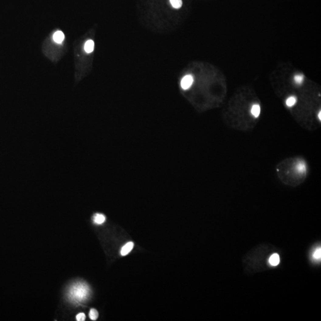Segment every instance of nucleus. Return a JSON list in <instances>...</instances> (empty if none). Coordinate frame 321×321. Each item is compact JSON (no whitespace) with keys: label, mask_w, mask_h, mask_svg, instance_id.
Here are the masks:
<instances>
[{"label":"nucleus","mask_w":321,"mask_h":321,"mask_svg":"<svg viewBox=\"0 0 321 321\" xmlns=\"http://www.w3.org/2000/svg\"><path fill=\"white\" fill-rule=\"evenodd\" d=\"M105 216L103 214H96L94 215V223L96 224H102L105 221Z\"/></svg>","instance_id":"0eeeda50"},{"label":"nucleus","mask_w":321,"mask_h":321,"mask_svg":"<svg viewBox=\"0 0 321 321\" xmlns=\"http://www.w3.org/2000/svg\"><path fill=\"white\" fill-rule=\"evenodd\" d=\"M86 315L84 313H80L76 316V320L78 321H85Z\"/></svg>","instance_id":"4468645a"},{"label":"nucleus","mask_w":321,"mask_h":321,"mask_svg":"<svg viewBox=\"0 0 321 321\" xmlns=\"http://www.w3.org/2000/svg\"><path fill=\"white\" fill-rule=\"evenodd\" d=\"M65 38L64 34L63 33V32L58 30L55 32L53 35V40L56 43H61L63 42Z\"/></svg>","instance_id":"39448f33"},{"label":"nucleus","mask_w":321,"mask_h":321,"mask_svg":"<svg viewBox=\"0 0 321 321\" xmlns=\"http://www.w3.org/2000/svg\"><path fill=\"white\" fill-rule=\"evenodd\" d=\"M296 98L294 96L289 97L286 101V105L287 107H292L296 103Z\"/></svg>","instance_id":"f8f14e48"},{"label":"nucleus","mask_w":321,"mask_h":321,"mask_svg":"<svg viewBox=\"0 0 321 321\" xmlns=\"http://www.w3.org/2000/svg\"><path fill=\"white\" fill-rule=\"evenodd\" d=\"M194 81V78L192 75L187 74L181 80V87L182 89L186 91L191 88Z\"/></svg>","instance_id":"f03ea898"},{"label":"nucleus","mask_w":321,"mask_h":321,"mask_svg":"<svg viewBox=\"0 0 321 321\" xmlns=\"http://www.w3.org/2000/svg\"><path fill=\"white\" fill-rule=\"evenodd\" d=\"M280 262V257L278 254L274 253L268 258V263L272 267H277Z\"/></svg>","instance_id":"7ed1b4c3"},{"label":"nucleus","mask_w":321,"mask_h":321,"mask_svg":"<svg viewBox=\"0 0 321 321\" xmlns=\"http://www.w3.org/2000/svg\"><path fill=\"white\" fill-rule=\"evenodd\" d=\"M260 112H261V107L259 105L255 104L252 106V109H251V113L254 117L256 118L258 117L260 115Z\"/></svg>","instance_id":"1a4fd4ad"},{"label":"nucleus","mask_w":321,"mask_h":321,"mask_svg":"<svg viewBox=\"0 0 321 321\" xmlns=\"http://www.w3.org/2000/svg\"><path fill=\"white\" fill-rule=\"evenodd\" d=\"M90 293V288L85 282L74 283L69 289L68 297L70 301L79 303L86 300Z\"/></svg>","instance_id":"f257e3e1"},{"label":"nucleus","mask_w":321,"mask_h":321,"mask_svg":"<svg viewBox=\"0 0 321 321\" xmlns=\"http://www.w3.org/2000/svg\"><path fill=\"white\" fill-rule=\"evenodd\" d=\"M304 79V77L302 74H297L294 76V81L297 84H301Z\"/></svg>","instance_id":"ddd939ff"},{"label":"nucleus","mask_w":321,"mask_h":321,"mask_svg":"<svg viewBox=\"0 0 321 321\" xmlns=\"http://www.w3.org/2000/svg\"><path fill=\"white\" fill-rule=\"evenodd\" d=\"M85 51L87 53H91L94 51V42L92 40H87L85 44Z\"/></svg>","instance_id":"423d86ee"},{"label":"nucleus","mask_w":321,"mask_h":321,"mask_svg":"<svg viewBox=\"0 0 321 321\" xmlns=\"http://www.w3.org/2000/svg\"><path fill=\"white\" fill-rule=\"evenodd\" d=\"M89 318H90V319L91 320L96 321L98 319V318L99 314H98V311L95 309H91L90 312H89Z\"/></svg>","instance_id":"9b49d317"},{"label":"nucleus","mask_w":321,"mask_h":321,"mask_svg":"<svg viewBox=\"0 0 321 321\" xmlns=\"http://www.w3.org/2000/svg\"><path fill=\"white\" fill-rule=\"evenodd\" d=\"M312 257L313 259L316 261H320L321 258V247H318L313 252L312 254Z\"/></svg>","instance_id":"6e6552de"},{"label":"nucleus","mask_w":321,"mask_h":321,"mask_svg":"<svg viewBox=\"0 0 321 321\" xmlns=\"http://www.w3.org/2000/svg\"><path fill=\"white\" fill-rule=\"evenodd\" d=\"M170 2L172 7L176 9L181 8L183 4L182 0H170Z\"/></svg>","instance_id":"9d476101"},{"label":"nucleus","mask_w":321,"mask_h":321,"mask_svg":"<svg viewBox=\"0 0 321 321\" xmlns=\"http://www.w3.org/2000/svg\"><path fill=\"white\" fill-rule=\"evenodd\" d=\"M134 247V243L132 241H130V242H128L124 246H123V247L121 248V254L122 256H126L127 254H129L131 250L133 249Z\"/></svg>","instance_id":"20e7f679"},{"label":"nucleus","mask_w":321,"mask_h":321,"mask_svg":"<svg viewBox=\"0 0 321 321\" xmlns=\"http://www.w3.org/2000/svg\"><path fill=\"white\" fill-rule=\"evenodd\" d=\"M318 117H319V120H321V112H319V114H318Z\"/></svg>","instance_id":"2eb2a0df"}]
</instances>
